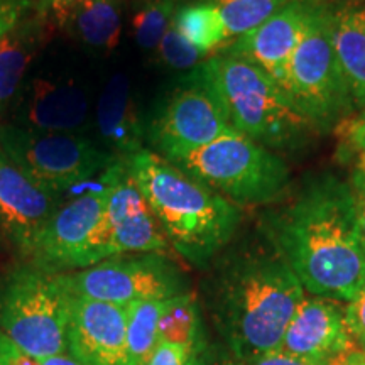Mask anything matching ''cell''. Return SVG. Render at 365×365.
Listing matches in <instances>:
<instances>
[{
  "mask_svg": "<svg viewBox=\"0 0 365 365\" xmlns=\"http://www.w3.org/2000/svg\"><path fill=\"white\" fill-rule=\"evenodd\" d=\"M259 227L308 293L349 303L362 287L365 250L349 182L331 173L308 178Z\"/></svg>",
  "mask_w": 365,
  "mask_h": 365,
  "instance_id": "6da1fadb",
  "label": "cell"
},
{
  "mask_svg": "<svg viewBox=\"0 0 365 365\" xmlns=\"http://www.w3.org/2000/svg\"><path fill=\"white\" fill-rule=\"evenodd\" d=\"M212 266L207 301L213 327L222 344L249 365L281 345L304 287L261 227Z\"/></svg>",
  "mask_w": 365,
  "mask_h": 365,
  "instance_id": "7a4b0ae2",
  "label": "cell"
},
{
  "mask_svg": "<svg viewBox=\"0 0 365 365\" xmlns=\"http://www.w3.org/2000/svg\"><path fill=\"white\" fill-rule=\"evenodd\" d=\"M124 159L171 247L191 266H212L239 230L240 208L156 150Z\"/></svg>",
  "mask_w": 365,
  "mask_h": 365,
  "instance_id": "3957f363",
  "label": "cell"
},
{
  "mask_svg": "<svg viewBox=\"0 0 365 365\" xmlns=\"http://www.w3.org/2000/svg\"><path fill=\"white\" fill-rule=\"evenodd\" d=\"M196 70L220 100L232 129L272 153L299 150L317 134L286 91L247 59L220 51Z\"/></svg>",
  "mask_w": 365,
  "mask_h": 365,
  "instance_id": "277c9868",
  "label": "cell"
},
{
  "mask_svg": "<svg viewBox=\"0 0 365 365\" xmlns=\"http://www.w3.org/2000/svg\"><path fill=\"white\" fill-rule=\"evenodd\" d=\"M168 161L239 208L277 202L291 185L284 159L235 130Z\"/></svg>",
  "mask_w": 365,
  "mask_h": 365,
  "instance_id": "5b68a950",
  "label": "cell"
},
{
  "mask_svg": "<svg viewBox=\"0 0 365 365\" xmlns=\"http://www.w3.org/2000/svg\"><path fill=\"white\" fill-rule=\"evenodd\" d=\"M281 88L317 132L335 129L352 113L355 102L331 43V7L317 12L287 63Z\"/></svg>",
  "mask_w": 365,
  "mask_h": 365,
  "instance_id": "8992f818",
  "label": "cell"
},
{
  "mask_svg": "<svg viewBox=\"0 0 365 365\" xmlns=\"http://www.w3.org/2000/svg\"><path fill=\"white\" fill-rule=\"evenodd\" d=\"M68 313L70 293L58 274L26 264L0 282V330L29 357L66 354Z\"/></svg>",
  "mask_w": 365,
  "mask_h": 365,
  "instance_id": "52a82bcc",
  "label": "cell"
},
{
  "mask_svg": "<svg viewBox=\"0 0 365 365\" xmlns=\"http://www.w3.org/2000/svg\"><path fill=\"white\" fill-rule=\"evenodd\" d=\"M0 149L36 185L58 196L107 171L118 159L80 134L29 130L16 124H0Z\"/></svg>",
  "mask_w": 365,
  "mask_h": 365,
  "instance_id": "ba28073f",
  "label": "cell"
},
{
  "mask_svg": "<svg viewBox=\"0 0 365 365\" xmlns=\"http://www.w3.org/2000/svg\"><path fill=\"white\" fill-rule=\"evenodd\" d=\"M58 277L70 294L120 307L191 293L186 274L161 252L113 255L91 267L58 274Z\"/></svg>",
  "mask_w": 365,
  "mask_h": 365,
  "instance_id": "9c48e42d",
  "label": "cell"
},
{
  "mask_svg": "<svg viewBox=\"0 0 365 365\" xmlns=\"http://www.w3.org/2000/svg\"><path fill=\"white\" fill-rule=\"evenodd\" d=\"M103 210L102 186L61 205L38 237L31 264L48 272L63 274L112 257V237L103 222Z\"/></svg>",
  "mask_w": 365,
  "mask_h": 365,
  "instance_id": "30bf717a",
  "label": "cell"
},
{
  "mask_svg": "<svg viewBox=\"0 0 365 365\" xmlns=\"http://www.w3.org/2000/svg\"><path fill=\"white\" fill-rule=\"evenodd\" d=\"M234 132L220 100L198 70L171 90L148 125L149 140L163 158L198 149Z\"/></svg>",
  "mask_w": 365,
  "mask_h": 365,
  "instance_id": "8fae6325",
  "label": "cell"
},
{
  "mask_svg": "<svg viewBox=\"0 0 365 365\" xmlns=\"http://www.w3.org/2000/svg\"><path fill=\"white\" fill-rule=\"evenodd\" d=\"M66 354L83 365H127V308L70 294Z\"/></svg>",
  "mask_w": 365,
  "mask_h": 365,
  "instance_id": "7c38bea8",
  "label": "cell"
},
{
  "mask_svg": "<svg viewBox=\"0 0 365 365\" xmlns=\"http://www.w3.org/2000/svg\"><path fill=\"white\" fill-rule=\"evenodd\" d=\"M61 207L49 193L26 176L0 149V230L29 259L46 223Z\"/></svg>",
  "mask_w": 365,
  "mask_h": 365,
  "instance_id": "4fadbf2b",
  "label": "cell"
},
{
  "mask_svg": "<svg viewBox=\"0 0 365 365\" xmlns=\"http://www.w3.org/2000/svg\"><path fill=\"white\" fill-rule=\"evenodd\" d=\"M322 2L293 0L261 26L232 41L222 51L254 63L281 86L287 63Z\"/></svg>",
  "mask_w": 365,
  "mask_h": 365,
  "instance_id": "5bb4252c",
  "label": "cell"
},
{
  "mask_svg": "<svg viewBox=\"0 0 365 365\" xmlns=\"http://www.w3.org/2000/svg\"><path fill=\"white\" fill-rule=\"evenodd\" d=\"M352 345L345 323V307L340 301L304 296L286 328L279 349L298 357L328 362Z\"/></svg>",
  "mask_w": 365,
  "mask_h": 365,
  "instance_id": "9a60e30c",
  "label": "cell"
},
{
  "mask_svg": "<svg viewBox=\"0 0 365 365\" xmlns=\"http://www.w3.org/2000/svg\"><path fill=\"white\" fill-rule=\"evenodd\" d=\"M90 102L80 85L68 80L34 78L17 107L16 125L29 130L78 134L88 124Z\"/></svg>",
  "mask_w": 365,
  "mask_h": 365,
  "instance_id": "2e32d148",
  "label": "cell"
},
{
  "mask_svg": "<svg viewBox=\"0 0 365 365\" xmlns=\"http://www.w3.org/2000/svg\"><path fill=\"white\" fill-rule=\"evenodd\" d=\"M98 134L112 154L127 158L143 149L145 127L132 95L130 81L115 73L103 86L95 110Z\"/></svg>",
  "mask_w": 365,
  "mask_h": 365,
  "instance_id": "e0dca14e",
  "label": "cell"
},
{
  "mask_svg": "<svg viewBox=\"0 0 365 365\" xmlns=\"http://www.w3.org/2000/svg\"><path fill=\"white\" fill-rule=\"evenodd\" d=\"M331 43L357 108H365V4L331 9Z\"/></svg>",
  "mask_w": 365,
  "mask_h": 365,
  "instance_id": "ac0fdd59",
  "label": "cell"
},
{
  "mask_svg": "<svg viewBox=\"0 0 365 365\" xmlns=\"http://www.w3.org/2000/svg\"><path fill=\"white\" fill-rule=\"evenodd\" d=\"M39 21H22L0 36V113L21 91L22 81L43 44Z\"/></svg>",
  "mask_w": 365,
  "mask_h": 365,
  "instance_id": "d6986e66",
  "label": "cell"
},
{
  "mask_svg": "<svg viewBox=\"0 0 365 365\" xmlns=\"http://www.w3.org/2000/svg\"><path fill=\"white\" fill-rule=\"evenodd\" d=\"M65 27L88 48L112 53L120 41L122 0H83Z\"/></svg>",
  "mask_w": 365,
  "mask_h": 365,
  "instance_id": "ffe728a7",
  "label": "cell"
},
{
  "mask_svg": "<svg viewBox=\"0 0 365 365\" xmlns=\"http://www.w3.org/2000/svg\"><path fill=\"white\" fill-rule=\"evenodd\" d=\"M175 26L188 43L200 49L205 56L220 53L232 43L220 12L203 0H190L178 6Z\"/></svg>",
  "mask_w": 365,
  "mask_h": 365,
  "instance_id": "44dd1931",
  "label": "cell"
},
{
  "mask_svg": "<svg viewBox=\"0 0 365 365\" xmlns=\"http://www.w3.org/2000/svg\"><path fill=\"white\" fill-rule=\"evenodd\" d=\"M205 336L202 309L193 293L164 301L158 323V339L191 350Z\"/></svg>",
  "mask_w": 365,
  "mask_h": 365,
  "instance_id": "7402d4cb",
  "label": "cell"
},
{
  "mask_svg": "<svg viewBox=\"0 0 365 365\" xmlns=\"http://www.w3.org/2000/svg\"><path fill=\"white\" fill-rule=\"evenodd\" d=\"M127 365H144L159 344L158 323L164 301L127 304Z\"/></svg>",
  "mask_w": 365,
  "mask_h": 365,
  "instance_id": "603a6c76",
  "label": "cell"
},
{
  "mask_svg": "<svg viewBox=\"0 0 365 365\" xmlns=\"http://www.w3.org/2000/svg\"><path fill=\"white\" fill-rule=\"evenodd\" d=\"M220 12L232 41L266 22L293 0H203Z\"/></svg>",
  "mask_w": 365,
  "mask_h": 365,
  "instance_id": "cb8c5ba5",
  "label": "cell"
},
{
  "mask_svg": "<svg viewBox=\"0 0 365 365\" xmlns=\"http://www.w3.org/2000/svg\"><path fill=\"white\" fill-rule=\"evenodd\" d=\"M178 0H143L132 16V34L144 51H156L175 21Z\"/></svg>",
  "mask_w": 365,
  "mask_h": 365,
  "instance_id": "d4e9b609",
  "label": "cell"
},
{
  "mask_svg": "<svg viewBox=\"0 0 365 365\" xmlns=\"http://www.w3.org/2000/svg\"><path fill=\"white\" fill-rule=\"evenodd\" d=\"M156 51L164 66L180 71H193L195 68H198L205 59L208 58L205 56L200 49H196L193 44L182 38V34L175 26V21H173V24L170 27H168L166 34H164V38L161 43H159Z\"/></svg>",
  "mask_w": 365,
  "mask_h": 365,
  "instance_id": "484cf974",
  "label": "cell"
},
{
  "mask_svg": "<svg viewBox=\"0 0 365 365\" xmlns=\"http://www.w3.org/2000/svg\"><path fill=\"white\" fill-rule=\"evenodd\" d=\"M186 365H245L222 341H212L207 335L191 349Z\"/></svg>",
  "mask_w": 365,
  "mask_h": 365,
  "instance_id": "4316f807",
  "label": "cell"
},
{
  "mask_svg": "<svg viewBox=\"0 0 365 365\" xmlns=\"http://www.w3.org/2000/svg\"><path fill=\"white\" fill-rule=\"evenodd\" d=\"M345 323L354 345L365 350V281L359 293L345 307Z\"/></svg>",
  "mask_w": 365,
  "mask_h": 365,
  "instance_id": "83f0119b",
  "label": "cell"
},
{
  "mask_svg": "<svg viewBox=\"0 0 365 365\" xmlns=\"http://www.w3.org/2000/svg\"><path fill=\"white\" fill-rule=\"evenodd\" d=\"M355 166L350 176V190H352L355 215H357V223L360 230V239L365 250V156H357L355 154Z\"/></svg>",
  "mask_w": 365,
  "mask_h": 365,
  "instance_id": "f1b7e54d",
  "label": "cell"
},
{
  "mask_svg": "<svg viewBox=\"0 0 365 365\" xmlns=\"http://www.w3.org/2000/svg\"><path fill=\"white\" fill-rule=\"evenodd\" d=\"M83 0H36V11L41 19L51 21L56 26L65 27L73 11L80 6Z\"/></svg>",
  "mask_w": 365,
  "mask_h": 365,
  "instance_id": "f546056e",
  "label": "cell"
},
{
  "mask_svg": "<svg viewBox=\"0 0 365 365\" xmlns=\"http://www.w3.org/2000/svg\"><path fill=\"white\" fill-rule=\"evenodd\" d=\"M33 7V0H0V36H4L22 21Z\"/></svg>",
  "mask_w": 365,
  "mask_h": 365,
  "instance_id": "4dcf8cb0",
  "label": "cell"
},
{
  "mask_svg": "<svg viewBox=\"0 0 365 365\" xmlns=\"http://www.w3.org/2000/svg\"><path fill=\"white\" fill-rule=\"evenodd\" d=\"M190 352L191 350L181 345L159 341L153 355H150L144 365H186Z\"/></svg>",
  "mask_w": 365,
  "mask_h": 365,
  "instance_id": "1f68e13d",
  "label": "cell"
},
{
  "mask_svg": "<svg viewBox=\"0 0 365 365\" xmlns=\"http://www.w3.org/2000/svg\"><path fill=\"white\" fill-rule=\"evenodd\" d=\"M319 364H323V362H317V360L287 354L277 346V349L269 350V352L262 354L261 357H257L254 362H250L249 365H319Z\"/></svg>",
  "mask_w": 365,
  "mask_h": 365,
  "instance_id": "d6a6232c",
  "label": "cell"
},
{
  "mask_svg": "<svg viewBox=\"0 0 365 365\" xmlns=\"http://www.w3.org/2000/svg\"><path fill=\"white\" fill-rule=\"evenodd\" d=\"M346 144L350 154L365 156V108H362L359 118H355L346 127Z\"/></svg>",
  "mask_w": 365,
  "mask_h": 365,
  "instance_id": "836d02e7",
  "label": "cell"
},
{
  "mask_svg": "<svg viewBox=\"0 0 365 365\" xmlns=\"http://www.w3.org/2000/svg\"><path fill=\"white\" fill-rule=\"evenodd\" d=\"M21 354V350L12 344V340L0 330V365H11L12 360Z\"/></svg>",
  "mask_w": 365,
  "mask_h": 365,
  "instance_id": "e575fe53",
  "label": "cell"
},
{
  "mask_svg": "<svg viewBox=\"0 0 365 365\" xmlns=\"http://www.w3.org/2000/svg\"><path fill=\"white\" fill-rule=\"evenodd\" d=\"M333 360H335L336 365H365V352L360 350L359 346L352 345L349 350L336 355Z\"/></svg>",
  "mask_w": 365,
  "mask_h": 365,
  "instance_id": "d590c367",
  "label": "cell"
},
{
  "mask_svg": "<svg viewBox=\"0 0 365 365\" xmlns=\"http://www.w3.org/2000/svg\"><path fill=\"white\" fill-rule=\"evenodd\" d=\"M41 365H83L78 360H75L73 357H70L68 354H61V355H54V357H48L39 360Z\"/></svg>",
  "mask_w": 365,
  "mask_h": 365,
  "instance_id": "8d00e7d4",
  "label": "cell"
},
{
  "mask_svg": "<svg viewBox=\"0 0 365 365\" xmlns=\"http://www.w3.org/2000/svg\"><path fill=\"white\" fill-rule=\"evenodd\" d=\"M11 365H41V364H39L38 359L29 357V355H26V354L21 352L16 359L12 360Z\"/></svg>",
  "mask_w": 365,
  "mask_h": 365,
  "instance_id": "74e56055",
  "label": "cell"
},
{
  "mask_svg": "<svg viewBox=\"0 0 365 365\" xmlns=\"http://www.w3.org/2000/svg\"><path fill=\"white\" fill-rule=\"evenodd\" d=\"M319 365H336V364H335V360L331 359V360H328V362H323V364H319Z\"/></svg>",
  "mask_w": 365,
  "mask_h": 365,
  "instance_id": "f35d334b",
  "label": "cell"
},
{
  "mask_svg": "<svg viewBox=\"0 0 365 365\" xmlns=\"http://www.w3.org/2000/svg\"><path fill=\"white\" fill-rule=\"evenodd\" d=\"M364 352H365V350H364Z\"/></svg>",
  "mask_w": 365,
  "mask_h": 365,
  "instance_id": "ab89813d",
  "label": "cell"
}]
</instances>
